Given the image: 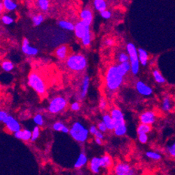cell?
<instances>
[{
    "label": "cell",
    "mask_w": 175,
    "mask_h": 175,
    "mask_svg": "<svg viewBox=\"0 0 175 175\" xmlns=\"http://www.w3.org/2000/svg\"><path fill=\"white\" fill-rule=\"evenodd\" d=\"M123 76L118 72L117 66H112L108 71L106 75L107 86L110 90H115L121 84Z\"/></svg>",
    "instance_id": "1"
},
{
    "label": "cell",
    "mask_w": 175,
    "mask_h": 175,
    "mask_svg": "<svg viewBox=\"0 0 175 175\" xmlns=\"http://www.w3.org/2000/svg\"><path fill=\"white\" fill-rule=\"evenodd\" d=\"M111 117L115 124V133L118 136L124 135L126 132V127L124 122L123 114L119 110L115 109L112 111Z\"/></svg>",
    "instance_id": "2"
},
{
    "label": "cell",
    "mask_w": 175,
    "mask_h": 175,
    "mask_svg": "<svg viewBox=\"0 0 175 175\" xmlns=\"http://www.w3.org/2000/svg\"><path fill=\"white\" fill-rule=\"evenodd\" d=\"M29 84L37 93L43 95L45 92V84L43 78L38 73H32L29 76Z\"/></svg>",
    "instance_id": "3"
},
{
    "label": "cell",
    "mask_w": 175,
    "mask_h": 175,
    "mask_svg": "<svg viewBox=\"0 0 175 175\" xmlns=\"http://www.w3.org/2000/svg\"><path fill=\"white\" fill-rule=\"evenodd\" d=\"M87 65V61L82 55L75 54L69 57L67 60V66L70 69L75 71H82Z\"/></svg>",
    "instance_id": "4"
},
{
    "label": "cell",
    "mask_w": 175,
    "mask_h": 175,
    "mask_svg": "<svg viewBox=\"0 0 175 175\" xmlns=\"http://www.w3.org/2000/svg\"><path fill=\"white\" fill-rule=\"evenodd\" d=\"M71 135L75 140L83 143L88 137V130L85 128L79 122L73 124V127L70 130Z\"/></svg>",
    "instance_id": "5"
},
{
    "label": "cell",
    "mask_w": 175,
    "mask_h": 175,
    "mask_svg": "<svg viewBox=\"0 0 175 175\" xmlns=\"http://www.w3.org/2000/svg\"><path fill=\"white\" fill-rule=\"evenodd\" d=\"M126 48H127L130 61L131 71L133 74H137L140 69V60L138 59V55H137L138 54H137L136 48L133 43H128Z\"/></svg>",
    "instance_id": "6"
},
{
    "label": "cell",
    "mask_w": 175,
    "mask_h": 175,
    "mask_svg": "<svg viewBox=\"0 0 175 175\" xmlns=\"http://www.w3.org/2000/svg\"><path fill=\"white\" fill-rule=\"evenodd\" d=\"M66 106V101L64 98L57 97L50 102L49 110L51 113H57L64 109Z\"/></svg>",
    "instance_id": "7"
},
{
    "label": "cell",
    "mask_w": 175,
    "mask_h": 175,
    "mask_svg": "<svg viewBox=\"0 0 175 175\" xmlns=\"http://www.w3.org/2000/svg\"><path fill=\"white\" fill-rule=\"evenodd\" d=\"M116 175H134L135 171L130 165L126 163H119L115 167Z\"/></svg>",
    "instance_id": "8"
},
{
    "label": "cell",
    "mask_w": 175,
    "mask_h": 175,
    "mask_svg": "<svg viewBox=\"0 0 175 175\" xmlns=\"http://www.w3.org/2000/svg\"><path fill=\"white\" fill-rule=\"evenodd\" d=\"M89 25L84 21H81L75 26V35L78 38L82 39L87 33L89 32Z\"/></svg>",
    "instance_id": "9"
},
{
    "label": "cell",
    "mask_w": 175,
    "mask_h": 175,
    "mask_svg": "<svg viewBox=\"0 0 175 175\" xmlns=\"http://www.w3.org/2000/svg\"><path fill=\"white\" fill-rule=\"evenodd\" d=\"M4 123L6 124V127L11 132L16 133L20 130V126L18 122L16 119H14L11 116H8L3 121Z\"/></svg>",
    "instance_id": "10"
},
{
    "label": "cell",
    "mask_w": 175,
    "mask_h": 175,
    "mask_svg": "<svg viewBox=\"0 0 175 175\" xmlns=\"http://www.w3.org/2000/svg\"><path fill=\"white\" fill-rule=\"evenodd\" d=\"M140 121L142 124L150 125L155 121V115L151 111H147L143 113L140 116Z\"/></svg>",
    "instance_id": "11"
},
{
    "label": "cell",
    "mask_w": 175,
    "mask_h": 175,
    "mask_svg": "<svg viewBox=\"0 0 175 175\" xmlns=\"http://www.w3.org/2000/svg\"><path fill=\"white\" fill-rule=\"evenodd\" d=\"M136 88L137 91L144 96H149L152 94V89L141 81L137 82Z\"/></svg>",
    "instance_id": "12"
},
{
    "label": "cell",
    "mask_w": 175,
    "mask_h": 175,
    "mask_svg": "<svg viewBox=\"0 0 175 175\" xmlns=\"http://www.w3.org/2000/svg\"><path fill=\"white\" fill-rule=\"evenodd\" d=\"M24 53L28 54V55H35L38 53V50L35 48L30 47L29 45V41L27 38L23 40V47H22Z\"/></svg>",
    "instance_id": "13"
},
{
    "label": "cell",
    "mask_w": 175,
    "mask_h": 175,
    "mask_svg": "<svg viewBox=\"0 0 175 175\" xmlns=\"http://www.w3.org/2000/svg\"><path fill=\"white\" fill-rule=\"evenodd\" d=\"M101 167L100 164V158L94 157L91 159L90 162V169L93 173L98 174L100 171V168Z\"/></svg>",
    "instance_id": "14"
},
{
    "label": "cell",
    "mask_w": 175,
    "mask_h": 175,
    "mask_svg": "<svg viewBox=\"0 0 175 175\" xmlns=\"http://www.w3.org/2000/svg\"><path fill=\"white\" fill-rule=\"evenodd\" d=\"M80 17L82 19V21H84V23H86L89 25H90L93 19L92 13H91L90 10L84 9L80 13Z\"/></svg>",
    "instance_id": "15"
},
{
    "label": "cell",
    "mask_w": 175,
    "mask_h": 175,
    "mask_svg": "<svg viewBox=\"0 0 175 175\" xmlns=\"http://www.w3.org/2000/svg\"><path fill=\"white\" fill-rule=\"evenodd\" d=\"M68 52H69V49H68L67 46H66V45H61L60 47H59L56 50L55 54L59 59L64 60V59L66 57Z\"/></svg>",
    "instance_id": "16"
},
{
    "label": "cell",
    "mask_w": 175,
    "mask_h": 175,
    "mask_svg": "<svg viewBox=\"0 0 175 175\" xmlns=\"http://www.w3.org/2000/svg\"><path fill=\"white\" fill-rule=\"evenodd\" d=\"M117 70L118 72H119L120 75L121 76H124L126 75V73L131 69V66L130 64L128 62H124V63H121V64L117 66Z\"/></svg>",
    "instance_id": "17"
},
{
    "label": "cell",
    "mask_w": 175,
    "mask_h": 175,
    "mask_svg": "<svg viewBox=\"0 0 175 175\" xmlns=\"http://www.w3.org/2000/svg\"><path fill=\"white\" fill-rule=\"evenodd\" d=\"M87 163V158L86 155L82 153V154H80L78 160L76 161L75 164H74V167H75V168H80L86 165Z\"/></svg>",
    "instance_id": "18"
},
{
    "label": "cell",
    "mask_w": 175,
    "mask_h": 175,
    "mask_svg": "<svg viewBox=\"0 0 175 175\" xmlns=\"http://www.w3.org/2000/svg\"><path fill=\"white\" fill-rule=\"evenodd\" d=\"M139 54V60L143 66H146L148 61V54L145 50L140 48L138 50Z\"/></svg>",
    "instance_id": "19"
},
{
    "label": "cell",
    "mask_w": 175,
    "mask_h": 175,
    "mask_svg": "<svg viewBox=\"0 0 175 175\" xmlns=\"http://www.w3.org/2000/svg\"><path fill=\"white\" fill-rule=\"evenodd\" d=\"M103 122L107 126V128L109 130H113L115 129V124L112 117L110 115H106L103 117Z\"/></svg>",
    "instance_id": "20"
},
{
    "label": "cell",
    "mask_w": 175,
    "mask_h": 175,
    "mask_svg": "<svg viewBox=\"0 0 175 175\" xmlns=\"http://www.w3.org/2000/svg\"><path fill=\"white\" fill-rule=\"evenodd\" d=\"M94 6L96 10L99 11L100 12L105 11L106 9V3L103 0H95Z\"/></svg>",
    "instance_id": "21"
},
{
    "label": "cell",
    "mask_w": 175,
    "mask_h": 175,
    "mask_svg": "<svg viewBox=\"0 0 175 175\" xmlns=\"http://www.w3.org/2000/svg\"><path fill=\"white\" fill-rule=\"evenodd\" d=\"M172 108V102L170 98L165 97L163 100V104H162V109L163 111L168 112L171 110Z\"/></svg>",
    "instance_id": "22"
},
{
    "label": "cell",
    "mask_w": 175,
    "mask_h": 175,
    "mask_svg": "<svg viewBox=\"0 0 175 175\" xmlns=\"http://www.w3.org/2000/svg\"><path fill=\"white\" fill-rule=\"evenodd\" d=\"M100 164L101 167H110L112 164V160L108 155L103 156L100 158Z\"/></svg>",
    "instance_id": "23"
},
{
    "label": "cell",
    "mask_w": 175,
    "mask_h": 175,
    "mask_svg": "<svg viewBox=\"0 0 175 175\" xmlns=\"http://www.w3.org/2000/svg\"><path fill=\"white\" fill-rule=\"evenodd\" d=\"M89 84V78L88 76H86L83 82L82 88V92H81V97L84 98L87 94V91H88V87Z\"/></svg>",
    "instance_id": "24"
},
{
    "label": "cell",
    "mask_w": 175,
    "mask_h": 175,
    "mask_svg": "<svg viewBox=\"0 0 175 175\" xmlns=\"http://www.w3.org/2000/svg\"><path fill=\"white\" fill-rule=\"evenodd\" d=\"M151 130V126L149 125H146V124H142L137 128V133L138 135L141 134H146V133L149 132Z\"/></svg>",
    "instance_id": "25"
},
{
    "label": "cell",
    "mask_w": 175,
    "mask_h": 175,
    "mask_svg": "<svg viewBox=\"0 0 175 175\" xmlns=\"http://www.w3.org/2000/svg\"><path fill=\"white\" fill-rule=\"evenodd\" d=\"M153 75H154V78L155 80L158 83H160V84H163L165 82V78L161 73H159V71H157V70H154L153 71Z\"/></svg>",
    "instance_id": "26"
},
{
    "label": "cell",
    "mask_w": 175,
    "mask_h": 175,
    "mask_svg": "<svg viewBox=\"0 0 175 175\" xmlns=\"http://www.w3.org/2000/svg\"><path fill=\"white\" fill-rule=\"evenodd\" d=\"M4 6L6 9L8 11H13L16 9L17 7V4L14 3V2L11 1V0H4Z\"/></svg>",
    "instance_id": "27"
},
{
    "label": "cell",
    "mask_w": 175,
    "mask_h": 175,
    "mask_svg": "<svg viewBox=\"0 0 175 175\" xmlns=\"http://www.w3.org/2000/svg\"><path fill=\"white\" fill-rule=\"evenodd\" d=\"M59 25L62 28H64V29H68V30H73L75 29V27L73 24L71 23H69L67 21H60L59 23Z\"/></svg>",
    "instance_id": "28"
},
{
    "label": "cell",
    "mask_w": 175,
    "mask_h": 175,
    "mask_svg": "<svg viewBox=\"0 0 175 175\" xmlns=\"http://www.w3.org/2000/svg\"><path fill=\"white\" fill-rule=\"evenodd\" d=\"M146 156H147L148 158L153 160H156V161H158V160H160L161 158V154L154 152H147L146 153Z\"/></svg>",
    "instance_id": "29"
},
{
    "label": "cell",
    "mask_w": 175,
    "mask_h": 175,
    "mask_svg": "<svg viewBox=\"0 0 175 175\" xmlns=\"http://www.w3.org/2000/svg\"><path fill=\"white\" fill-rule=\"evenodd\" d=\"M32 133L31 131L29 130H22V138L21 140H23L25 141H27L29 140L32 139Z\"/></svg>",
    "instance_id": "30"
},
{
    "label": "cell",
    "mask_w": 175,
    "mask_h": 175,
    "mask_svg": "<svg viewBox=\"0 0 175 175\" xmlns=\"http://www.w3.org/2000/svg\"><path fill=\"white\" fill-rule=\"evenodd\" d=\"M32 20H33V23H34L35 25H36V26L40 25L41 23L43 21V16L41 14L36 15V16L33 17Z\"/></svg>",
    "instance_id": "31"
},
{
    "label": "cell",
    "mask_w": 175,
    "mask_h": 175,
    "mask_svg": "<svg viewBox=\"0 0 175 175\" xmlns=\"http://www.w3.org/2000/svg\"><path fill=\"white\" fill-rule=\"evenodd\" d=\"M2 68H3L4 71H11L14 69V65H13L11 62H8V61H6V62H4L3 64H2Z\"/></svg>",
    "instance_id": "32"
},
{
    "label": "cell",
    "mask_w": 175,
    "mask_h": 175,
    "mask_svg": "<svg viewBox=\"0 0 175 175\" xmlns=\"http://www.w3.org/2000/svg\"><path fill=\"white\" fill-rule=\"evenodd\" d=\"M38 5L43 11H47L49 7V2L47 0H39Z\"/></svg>",
    "instance_id": "33"
},
{
    "label": "cell",
    "mask_w": 175,
    "mask_h": 175,
    "mask_svg": "<svg viewBox=\"0 0 175 175\" xmlns=\"http://www.w3.org/2000/svg\"><path fill=\"white\" fill-rule=\"evenodd\" d=\"M167 152L170 156L175 158V143L167 146Z\"/></svg>",
    "instance_id": "34"
},
{
    "label": "cell",
    "mask_w": 175,
    "mask_h": 175,
    "mask_svg": "<svg viewBox=\"0 0 175 175\" xmlns=\"http://www.w3.org/2000/svg\"><path fill=\"white\" fill-rule=\"evenodd\" d=\"M82 41L83 45H85V46H87V45H89V44H90V42H91L90 32H88L86 35H85V36H84V38L82 39Z\"/></svg>",
    "instance_id": "35"
},
{
    "label": "cell",
    "mask_w": 175,
    "mask_h": 175,
    "mask_svg": "<svg viewBox=\"0 0 175 175\" xmlns=\"http://www.w3.org/2000/svg\"><path fill=\"white\" fill-rule=\"evenodd\" d=\"M39 133L40 132H39L38 127H35L32 131V137L31 139L32 141H35L37 138H38L39 136Z\"/></svg>",
    "instance_id": "36"
},
{
    "label": "cell",
    "mask_w": 175,
    "mask_h": 175,
    "mask_svg": "<svg viewBox=\"0 0 175 175\" xmlns=\"http://www.w3.org/2000/svg\"><path fill=\"white\" fill-rule=\"evenodd\" d=\"M34 121L36 124H38L39 126L43 125V120L42 118V116L41 115H37L36 117L34 118Z\"/></svg>",
    "instance_id": "37"
},
{
    "label": "cell",
    "mask_w": 175,
    "mask_h": 175,
    "mask_svg": "<svg viewBox=\"0 0 175 175\" xmlns=\"http://www.w3.org/2000/svg\"><path fill=\"white\" fill-rule=\"evenodd\" d=\"M2 22L6 25H10L14 22V19L8 16H4L2 17Z\"/></svg>",
    "instance_id": "38"
},
{
    "label": "cell",
    "mask_w": 175,
    "mask_h": 175,
    "mask_svg": "<svg viewBox=\"0 0 175 175\" xmlns=\"http://www.w3.org/2000/svg\"><path fill=\"white\" fill-rule=\"evenodd\" d=\"M65 126L63 125L62 123H60V122H57L53 125V128L55 130H57V131H62L63 128Z\"/></svg>",
    "instance_id": "39"
},
{
    "label": "cell",
    "mask_w": 175,
    "mask_h": 175,
    "mask_svg": "<svg viewBox=\"0 0 175 175\" xmlns=\"http://www.w3.org/2000/svg\"><path fill=\"white\" fill-rule=\"evenodd\" d=\"M148 140V136L146 134H141L139 135V141L141 143L145 144Z\"/></svg>",
    "instance_id": "40"
},
{
    "label": "cell",
    "mask_w": 175,
    "mask_h": 175,
    "mask_svg": "<svg viewBox=\"0 0 175 175\" xmlns=\"http://www.w3.org/2000/svg\"><path fill=\"white\" fill-rule=\"evenodd\" d=\"M119 60V62H121V63L126 62H128V56L126 55V54L124 53H121V54H120Z\"/></svg>",
    "instance_id": "41"
},
{
    "label": "cell",
    "mask_w": 175,
    "mask_h": 175,
    "mask_svg": "<svg viewBox=\"0 0 175 175\" xmlns=\"http://www.w3.org/2000/svg\"><path fill=\"white\" fill-rule=\"evenodd\" d=\"M98 128L100 131H102V132H105V131H106L107 129H108V128H107L106 125L105 124V123L103 121L100 122V123H99L98 124Z\"/></svg>",
    "instance_id": "42"
},
{
    "label": "cell",
    "mask_w": 175,
    "mask_h": 175,
    "mask_svg": "<svg viewBox=\"0 0 175 175\" xmlns=\"http://www.w3.org/2000/svg\"><path fill=\"white\" fill-rule=\"evenodd\" d=\"M101 14V16L103 18H106V19H108L111 17V13L110 11H103L101 12V14Z\"/></svg>",
    "instance_id": "43"
},
{
    "label": "cell",
    "mask_w": 175,
    "mask_h": 175,
    "mask_svg": "<svg viewBox=\"0 0 175 175\" xmlns=\"http://www.w3.org/2000/svg\"><path fill=\"white\" fill-rule=\"evenodd\" d=\"M80 104L78 103L75 102V103H73V104H72L71 106V109L73 110H80Z\"/></svg>",
    "instance_id": "44"
},
{
    "label": "cell",
    "mask_w": 175,
    "mask_h": 175,
    "mask_svg": "<svg viewBox=\"0 0 175 175\" xmlns=\"http://www.w3.org/2000/svg\"><path fill=\"white\" fill-rule=\"evenodd\" d=\"M8 115L5 112H4V111L0 112V120H1L2 121H3L4 120L8 117Z\"/></svg>",
    "instance_id": "45"
},
{
    "label": "cell",
    "mask_w": 175,
    "mask_h": 175,
    "mask_svg": "<svg viewBox=\"0 0 175 175\" xmlns=\"http://www.w3.org/2000/svg\"><path fill=\"white\" fill-rule=\"evenodd\" d=\"M99 106H100V108L101 109V110H104V109L106 108V100H105L104 99H101V100H100Z\"/></svg>",
    "instance_id": "46"
},
{
    "label": "cell",
    "mask_w": 175,
    "mask_h": 175,
    "mask_svg": "<svg viewBox=\"0 0 175 175\" xmlns=\"http://www.w3.org/2000/svg\"><path fill=\"white\" fill-rule=\"evenodd\" d=\"M95 136L96 137V138H100V139H103V134L101 133L100 132V131H98V130H97L96 131V133H95Z\"/></svg>",
    "instance_id": "47"
},
{
    "label": "cell",
    "mask_w": 175,
    "mask_h": 175,
    "mask_svg": "<svg viewBox=\"0 0 175 175\" xmlns=\"http://www.w3.org/2000/svg\"><path fill=\"white\" fill-rule=\"evenodd\" d=\"M89 131H90V133L91 134H95L96 133V131H97V129H96V127L95 126H91L90 129H89Z\"/></svg>",
    "instance_id": "48"
},
{
    "label": "cell",
    "mask_w": 175,
    "mask_h": 175,
    "mask_svg": "<svg viewBox=\"0 0 175 175\" xmlns=\"http://www.w3.org/2000/svg\"><path fill=\"white\" fill-rule=\"evenodd\" d=\"M113 43H114V41L112 40V39H107V40L106 41V44L107 45H113Z\"/></svg>",
    "instance_id": "49"
},
{
    "label": "cell",
    "mask_w": 175,
    "mask_h": 175,
    "mask_svg": "<svg viewBox=\"0 0 175 175\" xmlns=\"http://www.w3.org/2000/svg\"><path fill=\"white\" fill-rule=\"evenodd\" d=\"M62 132L63 133H69V128H68L67 127H66V126H64V128H63V129H62Z\"/></svg>",
    "instance_id": "50"
},
{
    "label": "cell",
    "mask_w": 175,
    "mask_h": 175,
    "mask_svg": "<svg viewBox=\"0 0 175 175\" xmlns=\"http://www.w3.org/2000/svg\"><path fill=\"white\" fill-rule=\"evenodd\" d=\"M96 142L98 144H102V140L100 138H96Z\"/></svg>",
    "instance_id": "51"
},
{
    "label": "cell",
    "mask_w": 175,
    "mask_h": 175,
    "mask_svg": "<svg viewBox=\"0 0 175 175\" xmlns=\"http://www.w3.org/2000/svg\"><path fill=\"white\" fill-rule=\"evenodd\" d=\"M3 5L4 4H2V3H0V10H1V11L3 9Z\"/></svg>",
    "instance_id": "52"
}]
</instances>
